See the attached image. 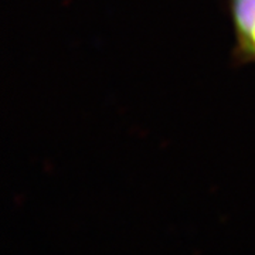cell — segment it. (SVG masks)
I'll use <instances>...</instances> for the list:
<instances>
[{"label": "cell", "mask_w": 255, "mask_h": 255, "mask_svg": "<svg viewBox=\"0 0 255 255\" xmlns=\"http://www.w3.org/2000/svg\"><path fill=\"white\" fill-rule=\"evenodd\" d=\"M228 13L240 58L255 63V0H228Z\"/></svg>", "instance_id": "cell-1"}]
</instances>
